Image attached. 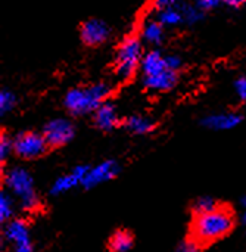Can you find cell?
I'll return each instance as SVG.
<instances>
[{
	"label": "cell",
	"instance_id": "1",
	"mask_svg": "<svg viewBox=\"0 0 246 252\" xmlns=\"http://www.w3.org/2000/svg\"><path fill=\"white\" fill-rule=\"evenodd\" d=\"M235 227V216L229 207L218 205L213 211L195 214L190 233L199 245H210L227 236Z\"/></svg>",
	"mask_w": 246,
	"mask_h": 252
},
{
	"label": "cell",
	"instance_id": "2",
	"mask_svg": "<svg viewBox=\"0 0 246 252\" xmlns=\"http://www.w3.org/2000/svg\"><path fill=\"white\" fill-rule=\"evenodd\" d=\"M111 93V86L106 83H96L86 87L71 89L63 99L65 108L72 115H86L94 112Z\"/></svg>",
	"mask_w": 246,
	"mask_h": 252
},
{
	"label": "cell",
	"instance_id": "3",
	"mask_svg": "<svg viewBox=\"0 0 246 252\" xmlns=\"http://www.w3.org/2000/svg\"><path fill=\"white\" fill-rule=\"evenodd\" d=\"M4 186L10 195L19 201V205L24 211L32 213L40 207V199L37 196L34 180L31 174L22 167H12L4 173Z\"/></svg>",
	"mask_w": 246,
	"mask_h": 252
},
{
	"label": "cell",
	"instance_id": "4",
	"mask_svg": "<svg viewBox=\"0 0 246 252\" xmlns=\"http://www.w3.org/2000/svg\"><path fill=\"white\" fill-rule=\"evenodd\" d=\"M143 58V49H142V41L137 35L131 34L127 35L118 46L115 52V61H114V68H115V75L120 80H130L137 68L140 66Z\"/></svg>",
	"mask_w": 246,
	"mask_h": 252
},
{
	"label": "cell",
	"instance_id": "5",
	"mask_svg": "<svg viewBox=\"0 0 246 252\" xmlns=\"http://www.w3.org/2000/svg\"><path fill=\"white\" fill-rule=\"evenodd\" d=\"M47 148L46 137L35 131H24L13 139V152L22 159H37L46 154Z\"/></svg>",
	"mask_w": 246,
	"mask_h": 252
},
{
	"label": "cell",
	"instance_id": "6",
	"mask_svg": "<svg viewBox=\"0 0 246 252\" xmlns=\"http://www.w3.org/2000/svg\"><path fill=\"white\" fill-rule=\"evenodd\" d=\"M3 238L12 247L13 252L34 251L28 224L22 219H12L10 221H7L3 229Z\"/></svg>",
	"mask_w": 246,
	"mask_h": 252
},
{
	"label": "cell",
	"instance_id": "7",
	"mask_svg": "<svg viewBox=\"0 0 246 252\" xmlns=\"http://www.w3.org/2000/svg\"><path fill=\"white\" fill-rule=\"evenodd\" d=\"M74 134H75V127L66 118L50 120L43 128V136L46 137L50 148H61L69 143Z\"/></svg>",
	"mask_w": 246,
	"mask_h": 252
},
{
	"label": "cell",
	"instance_id": "8",
	"mask_svg": "<svg viewBox=\"0 0 246 252\" xmlns=\"http://www.w3.org/2000/svg\"><path fill=\"white\" fill-rule=\"evenodd\" d=\"M111 35L109 25L99 19V18H90L84 21L80 27V38L87 46H100L103 44Z\"/></svg>",
	"mask_w": 246,
	"mask_h": 252
},
{
	"label": "cell",
	"instance_id": "9",
	"mask_svg": "<svg viewBox=\"0 0 246 252\" xmlns=\"http://www.w3.org/2000/svg\"><path fill=\"white\" fill-rule=\"evenodd\" d=\"M118 171H120V168L115 161H103L89 170V173L86 174V177L83 180V186L87 189L96 188L102 183L112 180L118 174Z\"/></svg>",
	"mask_w": 246,
	"mask_h": 252
},
{
	"label": "cell",
	"instance_id": "10",
	"mask_svg": "<svg viewBox=\"0 0 246 252\" xmlns=\"http://www.w3.org/2000/svg\"><path fill=\"white\" fill-rule=\"evenodd\" d=\"M89 170H90V167H87V165H78L69 174L61 176L59 179L55 180V183L50 189V193L52 195H62V193L72 190L75 186L83 185V180H84L86 174L89 173Z\"/></svg>",
	"mask_w": 246,
	"mask_h": 252
},
{
	"label": "cell",
	"instance_id": "11",
	"mask_svg": "<svg viewBox=\"0 0 246 252\" xmlns=\"http://www.w3.org/2000/svg\"><path fill=\"white\" fill-rule=\"evenodd\" d=\"M93 121L97 128L103 131H111L120 124V115L114 103L103 102L94 112H93Z\"/></svg>",
	"mask_w": 246,
	"mask_h": 252
},
{
	"label": "cell",
	"instance_id": "12",
	"mask_svg": "<svg viewBox=\"0 0 246 252\" xmlns=\"http://www.w3.org/2000/svg\"><path fill=\"white\" fill-rule=\"evenodd\" d=\"M242 121V117L236 112H220V114H211L204 118L202 124L211 130L223 131V130H232L238 127Z\"/></svg>",
	"mask_w": 246,
	"mask_h": 252
},
{
	"label": "cell",
	"instance_id": "13",
	"mask_svg": "<svg viewBox=\"0 0 246 252\" xmlns=\"http://www.w3.org/2000/svg\"><path fill=\"white\" fill-rule=\"evenodd\" d=\"M177 84V72L165 69L155 75L143 77V86L152 92H168Z\"/></svg>",
	"mask_w": 246,
	"mask_h": 252
},
{
	"label": "cell",
	"instance_id": "14",
	"mask_svg": "<svg viewBox=\"0 0 246 252\" xmlns=\"http://www.w3.org/2000/svg\"><path fill=\"white\" fill-rule=\"evenodd\" d=\"M140 69L143 72V77L146 75H155L167 69L165 65V56L161 55L159 50H149L143 55L140 62Z\"/></svg>",
	"mask_w": 246,
	"mask_h": 252
},
{
	"label": "cell",
	"instance_id": "15",
	"mask_svg": "<svg viewBox=\"0 0 246 252\" xmlns=\"http://www.w3.org/2000/svg\"><path fill=\"white\" fill-rule=\"evenodd\" d=\"M142 38L149 44L158 46L165 40V27L156 19H149L142 27Z\"/></svg>",
	"mask_w": 246,
	"mask_h": 252
},
{
	"label": "cell",
	"instance_id": "16",
	"mask_svg": "<svg viewBox=\"0 0 246 252\" xmlns=\"http://www.w3.org/2000/svg\"><path fill=\"white\" fill-rule=\"evenodd\" d=\"M124 126L133 134H148V133L154 131V128H155V123L146 117H142V115L128 117L124 123Z\"/></svg>",
	"mask_w": 246,
	"mask_h": 252
},
{
	"label": "cell",
	"instance_id": "17",
	"mask_svg": "<svg viewBox=\"0 0 246 252\" xmlns=\"http://www.w3.org/2000/svg\"><path fill=\"white\" fill-rule=\"evenodd\" d=\"M156 21L159 24H162L165 28H173V27H179V25L184 24L183 13L179 7H168V9L158 10Z\"/></svg>",
	"mask_w": 246,
	"mask_h": 252
},
{
	"label": "cell",
	"instance_id": "18",
	"mask_svg": "<svg viewBox=\"0 0 246 252\" xmlns=\"http://www.w3.org/2000/svg\"><path fill=\"white\" fill-rule=\"evenodd\" d=\"M109 250L112 252H127L133 247V236L127 230H117L109 238Z\"/></svg>",
	"mask_w": 246,
	"mask_h": 252
},
{
	"label": "cell",
	"instance_id": "19",
	"mask_svg": "<svg viewBox=\"0 0 246 252\" xmlns=\"http://www.w3.org/2000/svg\"><path fill=\"white\" fill-rule=\"evenodd\" d=\"M177 7L182 10L183 18H184V24H187V25H195V24L201 22L205 16V12L198 4L189 3L186 0H183Z\"/></svg>",
	"mask_w": 246,
	"mask_h": 252
},
{
	"label": "cell",
	"instance_id": "20",
	"mask_svg": "<svg viewBox=\"0 0 246 252\" xmlns=\"http://www.w3.org/2000/svg\"><path fill=\"white\" fill-rule=\"evenodd\" d=\"M15 213V198L10 192L1 190L0 192V221L7 223L12 220Z\"/></svg>",
	"mask_w": 246,
	"mask_h": 252
},
{
	"label": "cell",
	"instance_id": "21",
	"mask_svg": "<svg viewBox=\"0 0 246 252\" xmlns=\"http://www.w3.org/2000/svg\"><path fill=\"white\" fill-rule=\"evenodd\" d=\"M16 106V96L13 92L3 89L0 92V114L4 115Z\"/></svg>",
	"mask_w": 246,
	"mask_h": 252
},
{
	"label": "cell",
	"instance_id": "22",
	"mask_svg": "<svg viewBox=\"0 0 246 252\" xmlns=\"http://www.w3.org/2000/svg\"><path fill=\"white\" fill-rule=\"evenodd\" d=\"M217 207H218V204H217L213 198H210V196H201V198L195 202L193 211H195V214H204V213L213 211V210L217 208Z\"/></svg>",
	"mask_w": 246,
	"mask_h": 252
},
{
	"label": "cell",
	"instance_id": "23",
	"mask_svg": "<svg viewBox=\"0 0 246 252\" xmlns=\"http://www.w3.org/2000/svg\"><path fill=\"white\" fill-rule=\"evenodd\" d=\"M12 152H13V140L3 133L0 136V161L4 162Z\"/></svg>",
	"mask_w": 246,
	"mask_h": 252
},
{
	"label": "cell",
	"instance_id": "24",
	"mask_svg": "<svg viewBox=\"0 0 246 252\" xmlns=\"http://www.w3.org/2000/svg\"><path fill=\"white\" fill-rule=\"evenodd\" d=\"M165 65H167V69L177 72L183 66V61L179 55H167L165 56Z\"/></svg>",
	"mask_w": 246,
	"mask_h": 252
},
{
	"label": "cell",
	"instance_id": "25",
	"mask_svg": "<svg viewBox=\"0 0 246 252\" xmlns=\"http://www.w3.org/2000/svg\"><path fill=\"white\" fill-rule=\"evenodd\" d=\"M183 0H154V7L158 10H162V9H168V7H177Z\"/></svg>",
	"mask_w": 246,
	"mask_h": 252
},
{
	"label": "cell",
	"instance_id": "26",
	"mask_svg": "<svg viewBox=\"0 0 246 252\" xmlns=\"http://www.w3.org/2000/svg\"><path fill=\"white\" fill-rule=\"evenodd\" d=\"M235 90L238 93V96L242 99V100H246V75H242L236 80L235 83Z\"/></svg>",
	"mask_w": 246,
	"mask_h": 252
},
{
	"label": "cell",
	"instance_id": "27",
	"mask_svg": "<svg viewBox=\"0 0 246 252\" xmlns=\"http://www.w3.org/2000/svg\"><path fill=\"white\" fill-rule=\"evenodd\" d=\"M177 252H201V245L196 244L193 239H190V241L183 242V244L179 247Z\"/></svg>",
	"mask_w": 246,
	"mask_h": 252
},
{
	"label": "cell",
	"instance_id": "28",
	"mask_svg": "<svg viewBox=\"0 0 246 252\" xmlns=\"http://www.w3.org/2000/svg\"><path fill=\"white\" fill-rule=\"evenodd\" d=\"M221 3H223V0H201V1L198 3V6H199L204 12H207V10H213V9L218 7Z\"/></svg>",
	"mask_w": 246,
	"mask_h": 252
},
{
	"label": "cell",
	"instance_id": "29",
	"mask_svg": "<svg viewBox=\"0 0 246 252\" xmlns=\"http://www.w3.org/2000/svg\"><path fill=\"white\" fill-rule=\"evenodd\" d=\"M223 3H226L227 6H232V7H239V6L245 4L246 0H223Z\"/></svg>",
	"mask_w": 246,
	"mask_h": 252
},
{
	"label": "cell",
	"instance_id": "30",
	"mask_svg": "<svg viewBox=\"0 0 246 252\" xmlns=\"http://www.w3.org/2000/svg\"><path fill=\"white\" fill-rule=\"evenodd\" d=\"M186 1H189V3H195V4H198L201 0H186Z\"/></svg>",
	"mask_w": 246,
	"mask_h": 252
},
{
	"label": "cell",
	"instance_id": "31",
	"mask_svg": "<svg viewBox=\"0 0 246 252\" xmlns=\"http://www.w3.org/2000/svg\"><path fill=\"white\" fill-rule=\"evenodd\" d=\"M242 223H244V226H245L246 229V214H244V217H242Z\"/></svg>",
	"mask_w": 246,
	"mask_h": 252
},
{
	"label": "cell",
	"instance_id": "32",
	"mask_svg": "<svg viewBox=\"0 0 246 252\" xmlns=\"http://www.w3.org/2000/svg\"><path fill=\"white\" fill-rule=\"evenodd\" d=\"M242 205L246 208V196H244V199H242Z\"/></svg>",
	"mask_w": 246,
	"mask_h": 252
}]
</instances>
